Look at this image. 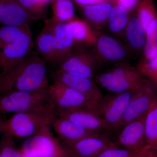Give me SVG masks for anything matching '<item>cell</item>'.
I'll list each match as a JSON object with an SVG mask.
<instances>
[{"instance_id":"6da1fadb","label":"cell","mask_w":157,"mask_h":157,"mask_svg":"<svg viewBox=\"0 0 157 157\" xmlns=\"http://www.w3.org/2000/svg\"><path fill=\"white\" fill-rule=\"evenodd\" d=\"M46 62L36 54L28 56L12 67L0 73V94L38 91L49 86Z\"/></svg>"},{"instance_id":"7a4b0ae2","label":"cell","mask_w":157,"mask_h":157,"mask_svg":"<svg viewBox=\"0 0 157 157\" xmlns=\"http://www.w3.org/2000/svg\"><path fill=\"white\" fill-rule=\"evenodd\" d=\"M55 109L14 113L3 123V132L13 137H29L44 127L51 126L56 117Z\"/></svg>"},{"instance_id":"3957f363","label":"cell","mask_w":157,"mask_h":157,"mask_svg":"<svg viewBox=\"0 0 157 157\" xmlns=\"http://www.w3.org/2000/svg\"><path fill=\"white\" fill-rule=\"evenodd\" d=\"M50 109L55 107L48 88L38 91H16L0 94V115Z\"/></svg>"},{"instance_id":"277c9868","label":"cell","mask_w":157,"mask_h":157,"mask_svg":"<svg viewBox=\"0 0 157 157\" xmlns=\"http://www.w3.org/2000/svg\"><path fill=\"white\" fill-rule=\"evenodd\" d=\"M51 127H44L26 138L20 148L23 157H70L60 140L54 136Z\"/></svg>"},{"instance_id":"5b68a950","label":"cell","mask_w":157,"mask_h":157,"mask_svg":"<svg viewBox=\"0 0 157 157\" xmlns=\"http://www.w3.org/2000/svg\"><path fill=\"white\" fill-rule=\"evenodd\" d=\"M48 90L56 111L84 108L98 113L99 102L91 100L59 82L54 80L48 86Z\"/></svg>"},{"instance_id":"8992f818","label":"cell","mask_w":157,"mask_h":157,"mask_svg":"<svg viewBox=\"0 0 157 157\" xmlns=\"http://www.w3.org/2000/svg\"><path fill=\"white\" fill-rule=\"evenodd\" d=\"M92 49L100 66L126 62L131 52L119 39L102 32L97 33Z\"/></svg>"},{"instance_id":"52a82bcc","label":"cell","mask_w":157,"mask_h":157,"mask_svg":"<svg viewBox=\"0 0 157 157\" xmlns=\"http://www.w3.org/2000/svg\"><path fill=\"white\" fill-rule=\"evenodd\" d=\"M157 101V87L147 78L132 93L125 113L121 128L130 122L145 116Z\"/></svg>"},{"instance_id":"ba28073f","label":"cell","mask_w":157,"mask_h":157,"mask_svg":"<svg viewBox=\"0 0 157 157\" xmlns=\"http://www.w3.org/2000/svg\"><path fill=\"white\" fill-rule=\"evenodd\" d=\"M132 91L108 94L99 102L98 112L111 130L121 128L122 123Z\"/></svg>"},{"instance_id":"9c48e42d","label":"cell","mask_w":157,"mask_h":157,"mask_svg":"<svg viewBox=\"0 0 157 157\" xmlns=\"http://www.w3.org/2000/svg\"><path fill=\"white\" fill-rule=\"evenodd\" d=\"M87 47L74 45L71 55L59 65L58 70L79 73L94 79L100 65L92 51Z\"/></svg>"},{"instance_id":"30bf717a","label":"cell","mask_w":157,"mask_h":157,"mask_svg":"<svg viewBox=\"0 0 157 157\" xmlns=\"http://www.w3.org/2000/svg\"><path fill=\"white\" fill-rule=\"evenodd\" d=\"M61 143L70 157H94L108 147L117 145L105 133H95L72 143Z\"/></svg>"},{"instance_id":"8fae6325","label":"cell","mask_w":157,"mask_h":157,"mask_svg":"<svg viewBox=\"0 0 157 157\" xmlns=\"http://www.w3.org/2000/svg\"><path fill=\"white\" fill-rule=\"evenodd\" d=\"M53 77L54 80L76 90L93 101L99 103L104 96L94 80L82 74L58 70Z\"/></svg>"},{"instance_id":"7c38bea8","label":"cell","mask_w":157,"mask_h":157,"mask_svg":"<svg viewBox=\"0 0 157 157\" xmlns=\"http://www.w3.org/2000/svg\"><path fill=\"white\" fill-rule=\"evenodd\" d=\"M57 116L67 119L83 128L95 133L111 131L101 116L93 110L84 108L56 111Z\"/></svg>"},{"instance_id":"4fadbf2b","label":"cell","mask_w":157,"mask_h":157,"mask_svg":"<svg viewBox=\"0 0 157 157\" xmlns=\"http://www.w3.org/2000/svg\"><path fill=\"white\" fill-rule=\"evenodd\" d=\"M33 46L31 31L24 34L17 41L9 44L0 51V67L2 71L10 69L29 55Z\"/></svg>"},{"instance_id":"5bb4252c","label":"cell","mask_w":157,"mask_h":157,"mask_svg":"<svg viewBox=\"0 0 157 157\" xmlns=\"http://www.w3.org/2000/svg\"><path fill=\"white\" fill-rule=\"evenodd\" d=\"M36 20L18 0H0V23L2 25L29 26Z\"/></svg>"},{"instance_id":"9a60e30c","label":"cell","mask_w":157,"mask_h":157,"mask_svg":"<svg viewBox=\"0 0 157 157\" xmlns=\"http://www.w3.org/2000/svg\"><path fill=\"white\" fill-rule=\"evenodd\" d=\"M145 116L126 124L122 127L117 143L124 148L132 150L139 149L145 144L144 120Z\"/></svg>"},{"instance_id":"2e32d148","label":"cell","mask_w":157,"mask_h":157,"mask_svg":"<svg viewBox=\"0 0 157 157\" xmlns=\"http://www.w3.org/2000/svg\"><path fill=\"white\" fill-rule=\"evenodd\" d=\"M55 38L56 56L55 63L59 65L71 55L74 42L70 26L67 23H56L50 19Z\"/></svg>"},{"instance_id":"e0dca14e","label":"cell","mask_w":157,"mask_h":157,"mask_svg":"<svg viewBox=\"0 0 157 157\" xmlns=\"http://www.w3.org/2000/svg\"><path fill=\"white\" fill-rule=\"evenodd\" d=\"M51 127L59 136V140L64 143L75 142L97 133L78 126L67 119L57 116Z\"/></svg>"},{"instance_id":"ac0fdd59","label":"cell","mask_w":157,"mask_h":157,"mask_svg":"<svg viewBox=\"0 0 157 157\" xmlns=\"http://www.w3.org/2000/svg\"><path fill=\"white\" fill-rule=\"evenodd\" d=\"M112 1L82 7V14L96 32H101L107 26L110 12L113 7Z\"/></svg>"},{"instance_id":"d6986e66","label":"cell","mask_w":157,"mask_h":157,"mask_svg":"<svg viewBox=\"0 0 157 157\" xmlns=\"http://www.w3.org/2000/svg\"><path fill=\"white\" fill-rule=\"evenodd\" d=\"M123 39L131 52H143L146 33L136 14L130 16Z\"/></svg>"},{"instance_id":"ffe728a7","label":"cell","mask_w":157,"mask_h":157,"mask_svg":"<svg viewBox=\"0 0 157 157\" xmlns=\"http://www.w3.org/2000/svg\"><path fill=\"white\" fill-rule=\"evenodd\" d=\"M36 45L38 53L45 62L55 63V38L49 19L45 20L44 26L37 37Z\"/></svg>"},{"instance_id":"44dd1931","label":"cell","mask_w":157,"mask_h":157,"mask_svg":"<svg viewBox=\"0 0 157 157\" xmlns=\"http://www.w3.org/2000/svg\"><path fill=\"white\" fill-rule=\"evenodd\" d=\"M115 65L111 69L96 74L94 80L98 85L106 89L114 82L139 73L135 67L127 62Z\"/></svg>"},{"instance_id":"7402d4cb","label":"cell","mask_w":157,"mask_h":157,"mask_svg":"<svg viewBox=\"0 0 157 157\" xmlns=\"http://www.w3.org/2000/svg\"><path fill=\"white\" fill-rule=\"evenodd\" d=\"M74 40V45L92 46L97 40V33L86 21L75 17L67 22Z\"/></svg>"},{"instance_id":"603a6c76","label":"cell","mask_w":157,"mask_h":157,"mask_svg":"<svg viewBox=\"0 0 157 157\" xmlns=\"http://www.w3.org/2000/svg\"><path fill=\"white\" fill-rule=\"evenodd\" d=\"M130 13L124 7L113 4L106 26L109 32L123 39L130 17Z\"/></svg>"},{"instance_id":"cb8c5ba5","label":"cell","mask_w":157,"mask_h":157,"mask_svg":"<svg viewBox=\"0 0 157 157\" xmlns=\"http://www.w3.org/2000/svg\"><path fill=\"white\" fill-rule=\"evenodd\" d=\"M52 16L50 18L56 23H67L76 17L72 0H51Z\"/></svg>"},{"instance_id":"d4e9b609","label":"cell","mask_w":157,"mask_h":157,"mask_svg":"<svg viewBox=\"0 0 157 157\" xmlns=\"http://www.w3.org/2000/svg\"><path fill=\"white\" fill-rule=\"evenodd\" d=\"M144 137L145 145L157 151V101L145 115Z\"/></svg>"},{"instance_id":"484cf974","label":"cell","mask_w":157,"mask_h":157,"mask_svg":"<svg viewBox=\"0 0 157 157\" xmlns=\"http://www.w3.org/2000/svg\"><path fill=\"white\" fill-rule=\"evenodd\" d=\"M136 14L146 33L157 20V10L154 0H141L136 9Z\"/></svg>"},{"instance_id":"4316f807","label":"cell","mask_w":157,"mask_h":157,"mask_svg":"<svg viewBox=\"0 0 157 157\" xmlns=\"http://www.w3.org/2000/svg\"><path fill=\"white\" fill-rule=\"evenodd\" d=\"M30 31L29 26H0V51L6 45L17 41Z\"/></svg>"},{"instance_id":"83f0119b","label":"cell","mask_w":157,"mask_h":157,"mask_svg":"<svg viewBox=\"0 0 157 157\" xmlns=\"http://www.w3.org/2000/svg\"><path fill=\"white\" fill-rule=\"evenodd\" d=\"M135 67L144 77H146L157 87V52L151 57L142 56Z\"/></svg>"},{"instance_id":"f1b7e54d","label":"cell","mask_w":157,"mask_h":157,"mask_svg":"<svg viewBox=\"0 0 157 157\" xmlns=\"http://www.w3.org/2000/svg\"><path fill=\"white\" fill-rule=\"evenodd\" d=\"M26 11L36 20L45 18L49 0H18Z\"/></svg>"},{"instance_id":"f546056e","label":"cell","mask_w":157,"mask_h":157,"mask_svg":"<svg viewBox=\"0 0 157 157\" xmlns=\"http://www.w3.org/2000/svg\"><path fill=\"white\" fill-rule=\"evenodd\" d=\"M0 140V155L2 157H23L20 149L16 147L13 137L3 132Z\"/></svg>"},{"instance_id":"4dcf8cb0","label":"cell","mask_w":157,"mask_h":157,"mask_svg":"<svg viewBox=\"0 0 157 157\" xmlns=\"http://www.w3.org/2000/svg\"><path fill=\"white\" fill-rule=\"evenodd\" d=\"M157 52V20L146 31V41L142 56L150 58Z\"/></svg>"},{"instance_id":"1f68e13d","label":"cell","mask_w":157,"mask_h":157,"mask_svg":"<svg viewBox=\"0 0 157 157\" xmlns=\"http://www.w3.org/2000/svg\"><path fill=\"white\" fill-rule=\"evenodd\" d=\"M141 148L137 150H132L119 147L117 145L108 147L94 157H133Z\"/></svg>"},{"instance_id":"d6a6232c","label":"cell","mask_w":157,"mask_h":157,"mask_svg":"<svg viewBox=\"0 0 157 157\" xmlns=\"http://www.w3.org/2000/svg\"><path fill=\"white\" fill-rule=\"evenodd\" d=\"M113 4L124 7L129 12L136 10L141 0H111Z\"/></svg>"},{"instance_id":"836d02e7","label":"cell","mask_w":157,"mask_h":157,"mask_svg":"<svg viewBox=\"0 0 157 157\" xmlns=\"http://www.w3.org/2000/svg\"><path fill=\"white\" fill-rule=\"evenodd\" d=\"M155 151L148 145H145L133 157H154Z\"/></svg>"},{"instance_id":"e575fe53","label":"cell","mask_w":157,"mask_h":157,"mask_svg":"<svg viewBox=\"0 0 157 157\" xmlns=\"http://www.w3.org/2000/svg\"><path fill=\"white\" fill-rule=\"evenodd\" d=\"M80 8L111 0H72Z\"/></svg>"},{"instance_id":"d590c367","label":"cell","mask_w":157,"mask_h":157,"mask_svg":"<svg viewBox=\"0 0 157 157\" xmlns=\"http://www.w3.org/2000/svg\"><path fill=\"white\" fill-rule=\"evenodd\" d=\"M5 119H3L2 117H0V136L3 134V123Z\"/></svg>"},{"instance_id":"8d00e7d4","label":"cell","mask_w":157,"mask_h":157,"mask_svg":"<svg viewBox=\"0 0 157 157\" xmlns=\"http://www.w3.org/2000/svg\"><path fill=\"white\" fill-rule=\"evenodd\" d=\"M154 157H157V151H155V153Z\"/></svg>"},{"instance_id":"74e56055","label":"cell","mask_w":157,"mask_h":157,"mask_svg":"<svg viewBox=\"0 0 157 157\" xmlns=\"http://www.w3.org/2000/svg\"><path fill=\"white\" fill-rule=\"evenodd\" d=\"M0 157H2V156H1V155H0Z\"/></svg>"},{"instance_id":"f35d334b","label":"cell","mask_w":157,"mask_h":157,"mask_svg":"<svg viewBox=\"0 0 157 157\" xmlns=\"http://www.w3.org/2000/svg\"><path fill=\"white\" fill-rule=\"evenodd\" d=\"M49 1L51 2V0H49Z\"/></svg>"},{"instance_id":"ab89813d","label":"cell","mask_w":157,"mask_h":157,"mask_svg":"<svg viewBox=\"0 0 157 157\" xmlns=\"http://www.w3.org/2000/svg\"><path fill=\"white\" fill-rule=\"evenodd\" d=\"M0 69H1V67H0Z\"/></svg>"}]
</instances>
